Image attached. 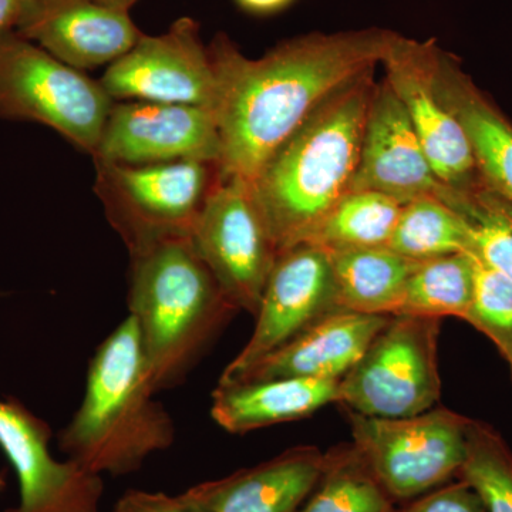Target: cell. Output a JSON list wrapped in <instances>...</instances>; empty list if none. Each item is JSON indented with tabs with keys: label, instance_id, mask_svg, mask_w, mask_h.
<instances>
[{
	"label": "cell",
	"instance_id": "9c48e42d",
	"mask_svg": "<svg viewBox=\"0 0 512 512\" xmlns=\"http://www.w3.org/2000/svg\"><path fill=\"white\" fill-rule=\"evenodd\" d=\"M191 239L237 311L256 316L279 252L251 183L220 174Z\"/></svg>",
	"mask_w": 512,
	"mask_h": 512
},
{
	"label": "cell",
	"instance_id": "277c9868",
	"mask_svg": "<svg viewBox=\"0 0 512 512\" xmlns=\"http://www.w3.org/2000/svg\"><path fill=\"white\" fill-rule=\"evenodd\" d=\"M130 256V316L158 393L181 382L237 309L190 235L157 239Z\"/></svg>",
	"mask_w": 512,
	"mask_h": 512
},
{
	"label": "cell",
	"instance_id": "d6986e66",
	"mask_svg": "<svg viewBox=\"0 0 512 512\" xmlns=\"http://www.w3.org/2000/svg\"><path fill=\"white\" fill-rule=\"evenodd\" d=\"M433 83L444 104L466 130L478 177L512 202V124L468 79L456 57L437 47Z\"/></svg>",
	"mask_w": 512,
	"mask_h": 512
},
{
	"label": "cell",
	"instance_id": "836d02e7",
	"mask_svg": "<svg viewBox=\"0 0 512 512\" xmlns=\"http://www.w3.org/2000/svg\"><path fill=\"white\" fill-rule=\"evenodd\" d=\"M6 487L5 471H0V494L3 493Z\"/></svg>",
	"mask_w": 512,
	"mask_h": 512
},
{
	"label": "cell",
	"instance_id": "e575fe53",
	"mask_svg": "<svg viewBox=\"0 0 512 512\" xmlns=\"http://www.w3.org/2000/svg\"><path fill=\"white\" fill-rule=\"evenodd\" d=\"M511 370H512V365H511Z\"/></svg>",
	"mask_w": 512,
	"mask_h": 512
},
{
	"label": "cell",
	"instance_id": "d4e9b609",
	"mask_svg": "<svg viewBox=\"0 0 512 512\" xmlns=\"http://www.w3.org/2000/svg\"><path fill=\"white\" fill-rule=\"evenodd\" d=\"M390 495L352 446L329 454L318 491L301 512H392Z\"/></svg>",
	"mask_w": 512,
	"mask_h": 512
},
{
	"label": "cell",
	"instance_id": "f1b7e54d",
	"mask_svg": "<svg viewBox=\"0 0 512 512\" xmlns=\"http://www.w3.org/2000/svg\"><path fill=\"white\" fill-rule=\"evenodd\" d=\"M403 512H487L477 491L466 481L424 495Z\"/></svg>",
	"mask_w": 512,
	"mask_h": 512
},
{
	"label": "cell",
	"instance_id": "30bf717a",
	"mask_svg": "<svg viewBox=\"0 0 512 512\" xmlns=\"http://www.w3.org/2000/svg\"><path fill=\"white\" fill-rule=\"evenodd\" d=\"M114 101L184 104L214 111L217 77L200 26L181 18L163 35H141L100 80Z\"/></svg>",
	"mask_w": 512,
	"mask_h": 512
},
{
	"label": "cell",
	"instance_id": "d6a6232c",
	"mask_svg": "<svg viewBox=\"0 0 512 512\" xmlns=\"http://www.w3.org/2000/svg\"><path fill=\"white\" fill-rule=\"evenodd\" d=\"M101 5L109 6V8L119 10H130L131 6L136 5L138 0H97Z\"/></svg>",
	"mask_w": 512,
	"mask_h": 512
},
{
	"label": "cell",
	"instance_id": "f546056e",
	"mask_svg": "<svg viewBox=\"0 0 512 512\" xmlns=\"http://www.w3.org/2000/svg\"><path fill=\"white\" fill-rule=\"evenodd\" d=\"M113 512H191L180 498L164 493L131 490L117 501Z\"/></svg>",
	"mask_w": 512,
	"mask_h": 512
},
{
	"label": "cell",
	"instance_id": "52a82bcc",
	"mask_svg": "<svg viewBox=\"0 0 512 512\" xmlns=\"http://www.w3.org/2000/svg\"><path fill=\"white\" fill-rule=\"evenodd\" d=\"M440 320L390 316L359 362L340 379L339 403L350 413L384 419L434 409L441 394Z\"/></svg>",
	"mask_w": 512,
	"mask_h": 512
},
{
	"label": "cell",
	"instance_id": "1f68e13d",
	"mask_svg": "<svg viewBox=\"0 0 512 512\" xmlns=\"http://www.w3.org/2000/svg\"><path fill=\"white\" fill-rule=\"evenodd\" d=\"M20 0H0V37L15 30Z\"/></svg>",
	"mask_w": 512,
	"mask_h": 512
},
{
	"label": "cell",
	"instance_id": "ac0fdd59",
	"mask_svg": "<svg viewBox=\"0 0 512 512\" xmlns=\"http://www.w3.org/2000/svg\"><path fill=\"white\" fill-rule=\"evenodd\" d=\"M389 319L390 316L342 309L329 313L281 349L256 363L238 382L340 380L359 362Z\"/></svg>",
	"mask_w": 512,
	"mask_h": 512
},
{
	"label": "cell",
	"instance_id": "8fae6325",
	"mask_svg": "<svg viewBox=\"0 0 512 512\" xmlns=\"http://www.w3.org/2000/svg\"><path fill=\"white\" fill-rule=\"evenodd\" d=\"M335 311L339 308L329 255L311 244L281 252L266 282L254 333L218 383L238 382L256 363Z\"/></svg>",
	"mask_w": 512,
	"mask_h": 512
},
{
	"label": "cell",
	"instance_id": "5bb4252c",
	"mask_svg": "<svg viewBox=\"0 0 512 512\" xmlns=\"http://www.w3.org/2000/svg\"><path fill=\"white\" fill-rule=\"evenodd\" d=\"M94 161L157 164L200 160L220 164L214 111L184 104L114 101Z\"/></svg>",
	"mask_w": 512,
	"mask_h": 512
},
{
	"label": "cell",
	"instance_id": "4dcf8cb0",
	"mask_svg": "<svg viewBox=\"0 0 512 512\" xmlns=\"http://www.w3.org/2000/svg\"><path fill=\"white\" fill-rule=\"evenodd\" d=\"M295 0H235V3L252 15L266 16L282 12L292 5Z\"/></svg>",
	"mask_w": 512,
	"mask_h": 512
},
{
	"label": "cell",
	"instance_id": "7402d4cb",
	"mask_svg": "<svg viewBox=\"0 0 512 512\" xmlns=\"http://www.w3.org/2000/svg\"><path fill=\"white\" fill-rule=\"evenodd\" d=\"M402 207V202L380 192L350 191L305 244L326 254L387 247Z\"/></svg>",
	"mask_w": 512,
	"mask_h": 512
},
{
	"label": "cell",
	"instance_id": "4316f807",
	"mask_svg": "<svg viewBox=\"0 0 512 512\" xmlns=\"http://www.w3.org/2000/svg\"><path fill=\"white\" fill-rule=\"evenodd\" d=\"M461 478L480 495L487 512H512V454L500 434L471 420Z\"/></svg>",
	"mask_w": 512,
	"mask_h": 512
},
{
	"label": "cell",
	"instance_id": "484cf974",
	"mask_svg": "<svg viewBox=\"0 0 512 512\" xmlns=\"http://www.w3.org/2000/svg\"><path fill=\"white\" fill-rule=\"evenodd\" d=\"M451 208L467 222L471 254L512 281V202L480 180L458 191Z\"/></svg>",
	"mask_w": 512,
	"mask_h": 512
},
{
	"label": "cell",
	"instance_id": "5b68a950",
	"mask_svg": "<svg viewBox=\"0 0 512 512\" xmlns=\"http://www.w3.org/2000/svg\"><path fill=\"white\" fill-rule=\"evenodd\" d=\"M113 104L100 80L15 30L0 37V119L43 124L93 156Z\"/></svg>",
	"mask_w": 512,
	"mask_h": 512
},
{
	"label": "cell",
	"instance_id": "e0dca14e",
	"mask_svg": "<svg viewBox=\"0 0 512 512\" xmlns=\"http://www.w3.org/2000/svg\"><path fill=\"white\" fill-rule=\"evenodd\" d=\"M328 456L316 447L286 451L222 480L178 495L191 512H295L319 484Z\"/></svg>",
	"mask_w": 512,
	"mask_h": 512
},
{
	"label": "cell",
	"instance_id": "44dd1931",
	"mask_svg": "<svg viewBox=\"0 0 512 512\" xmlns=\"http://www.w3.org/2000/svg\"><path fill=\"white\" fill-rule=\"evenodd\" d=\"M328 255L338 308L366 315H397L407 281L420 262L387 247Z\"/></svg>",
	"mask_w": 512,
	"mask_h": 512
},
{
	"label": "cell",
	"instance_id": "ffe728a7",
	"mask_svg": "<svg viewBox=\"0 0 512 512\" xmlns=\"http://www.w3.org/2000/svg\"><path fill=\"white\" fill-rule=\"evenodd\" d=\"M340 380L271 379L218 383L211 416L232 434L303 419L339 402Z\"/></svg>",
	"mask_w": 512,
	"mask_h": 512
},
{
	"label": "cell",
	"instance_id": "3957f363",
	"mask_svg": "<svg viewBox=\"0 0 512 512\" xmlns=\"http://www.w3.org/2000/svg\"><path fill=\"white\" fill-rule=\"evenodd\" d=\"M156 394L136 320L128 315L94 353L83 402L60 431V450L97 476L134 473L174 443L173 419Z\"/></svg>",
	"mask_w": 512,
	"mask_h": 512
},
{
	"label": "cell",
	"instance_id": "83f0119b",
	"mask_svg": "<svg viewBox=\"0 0 512 512\" xmlns=\"http://www.w3.org/2000/svg\"><path fill=\"white\" fill-rule=\"evenodd\" d=\"M474 292L466 322L483 332L512 365V281L474 255Z\"/></svg>",
	"mask_w": 512,
	"mask_h": 512
},
{
	"label": "cell",
	"instance_id": "8992f818",
	"mask_svg": "<svg viewBox=\"0 0 512 512\" xmlns=\"http://www.w3.org/2000/svg\"><path fill=\"white\" fill-rule=\"evenodd\" d=\"M94 164L97 195L128 252L161 238L191 237L221 174L220 164L200 160Z\"/></svg>",
	"mask_w": 512,
	"mask_h": 512
},
{
	"label": "cell",
	"instance_id": "cb8c5ba5",
	"mask_svg": "<svg viewBox=\"0 0 512 512\" xmlns=\"http://www.w3.org/2000/svg\"><path fill=\"white\" fill-rule=\"evenodd\" d=\"M387 248L412 261L470 252L467 222L446 202L419 197L403 204Z\"/></svg>",
	"mask_w": 512,
	"mask_h": 512
},
{
	"label": "cell",
	"instance_id": "4fadbf2b",
	"mask_svg": "<svg viewBox=\"0 0 512 512\" xmlns=\"http://www.w3.org/2000/svg\"><path fill=\"white\" fill-rule=\"evenodd\" d=\"M50 439L46 421L19 399H0V448L19 481V504L5 512H99L101 476L56 460Z\"/></svg>",
	"mask_w": 512,
	"mask_h": 512
},
{
	"label": "cell",
	"instance_id": "2e32d148",
	"mask_svg": "<svg viewBox=\"0 0 512 512\" xmlns=\"http://www.w3.org/2000/svg\"><path fill=\"white\" fill-rule=\"evenodd\" d=\"M15 32L82 72L110 66L143 35L126 10L97 0H20Z\"/></svg>",
	"mask_w": 512,
	"mask_h": 512
},
{
	"label": "cell",
	"instance_id": "603a6c76",
	"mask_svg": "<svg viewBox=\"0 0 512 512\" xmlns=\"http://www.w3.org/2000/svg\"><path fill=\"white\" fill-rule=\"evenodd\" d=\"M474 292L471 252L420 261L413 269L397 315L466 319Z\"/></svg>",
	"mask_w": 512,
	"mask_h": 512
},
{
	"label": "cell",
	"instance_id": "9a60e30c",
	"mask_svg": "<svg viewBox=\"0 0 512 512\" xmlns=\"http://www.w3.org/2000/svg\"><path fill=\"white\" fill-rule=\"evenodd\" d=\"M350 191H375L406 202L436 197L450 204L454 188L437 177L402 101L386 80L376 84L359 164Z\"/></svg>",
	"mask_w": 512,
	"mask_h": 512
},
{
	"label": "cell",
	"instance_id": "ba28073f",
	"mask_svg": "<svg viewBox=\"0 0 512 512\" xmlns=\"http://www.w3.org/2000/svg\"><path fill=\"white\" fill-rule=\"evenodd\" d=\"M353 447L394 498L417 497L460 473L471 420L434 407L402 419L350 413Z\"/></svg>",
	"mask_w": 512,
	"mask_h": 512
},
{
	"label": "cell",
	"instance_id": "7c38bea8",
	"mask_svg": "<svg viewBox=\"0 0 512 512\" xmlns=\"http://www.w3.org/2000/svg\"><path fill=\"white\" fill-rule=\"evenodd\" d=\"M437 47L434 40L419 42L394 33L382 62L384 80L402 101L437 177L454 190L467 191L478 181L476 160L466 130L434 87Z\"/></svg>",
	"mask_w": 512,
	"mask_h": 512
},
{
	"label": "cell",
	"instance_id": "6da1fadb",
	"mask_svg": "<svg viewBox=\"0 0 512 512\" xmlns=\"http://www.w3.org/2000/svg\"><path fill=\"white\" fill-rule=\"evenodd\" d=\"M394 32L309 33L248 59L224 33L208 45L221 140L220 170L248 183L266 161L343 86L382 64Z\"/></svg>",
	"mask_w": 512,
	"mask_h": 512
},
{
	"label": "cell",
	"instance_id": "7a4b0ae2",
	"mask_svg": "<svg viewBox=\"0 0 512 512\" xmlns=\"http://www.w3.org/2000/svg\"><path fill=\"white\" fill-rule=\"evenodd\" d=\"M375 70L329 97L266 161L252 191L279 252L305 244L350 190Z\"/></svg>",
	"mask_w": 512,
	"mask_h": 512
}]
</instances>
